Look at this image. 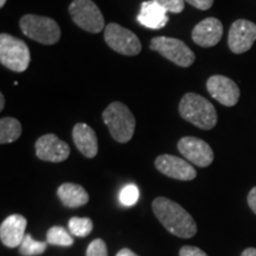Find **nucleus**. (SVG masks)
Returning a JSON list of instances; mask_svg holds the SVG:
<instances>
[{
    "mask_svg": "<svg viewBox=\"0 0 256 256\" xmlns=\"http://www.w3.org/2000/svg\"><path fill=\"white\" fill-rule=\"evenodd\" d=\"M46 242L52 246L60 247H70L74 244V238L63 226H51L46 232Z\"/></svg>",
    "mask_w": 256,
    "mask_h": 256,
    "instance_id": "obj_20",
    "label": "nucleus"
},
{
    "mask_svg": "<svg viewBox=\"0 0 256 256\" xmlns=\"http://www.w3.org/2000/svg\"><path fill=\"white\" fill-rule=\"evenodd\" d=\"M5 108V96L4 94H0V110H4Z\"/></svg>",
    "mask_w": 256,
    "mask_h": 256,
    "instance_id": "obj_31",
    "label": "nucleus"
},
{
    "mask_svg": "<svg viewBox=\"0 0 256 256\" xmlns=\"http://www.w3.org/2000/svg\"><path fill=\"white\" fill-rule=\"evenodd\" d=\"M5 2H6V0H0V8H4Z\"/></svg>",
    "mask_w": 256,
    "mask_h": 256,
    "instance_id": "obj_32",
    "label": "nucleus"
},
{
    "mask_svg": "<svg viewBox=\"0 0 256 256\" xmlns=\"http://www.w3.org/2000/svg\"><path fill=\"white\" fill-rule=\"evenodd\" d=\"M256 40V24L247 19H238L230 26L228 34L229 49L234 54L248 51Z\"/></svg>",
    "mask_w": 256,
    "mask_h": 256,
    "instance_id": "obj_11",
    "label": "nucleus"
},
{
    "mask_svg": "<svg viewBox=\"0 0 256 256\" xmlns=\"http://www.w3.org/2000/svg\"><path fill=\"white\" fill-rule=\"evenodd\" d=\"M154 2L172 14H180L184 10L185 0H154Z\"/></svg>",
    "mask_w": 256,
    "mask_h": 256,
    "instance_id": "obj_25",
    "label": "nucleus"
},
{
    "mask_svg": "<svg viewBox=\"0 0 256 256\" xmlns=\"http://www.w3.org/2000/svg\"><path fill=\"white\" fill-rule=\"evenodd\" d=\"M22 124L14 118H2L0 120V144L5 145L17 142L22 136Z\"/></svg>",
    "mask_w": 256,
    "mask_h": 256,
    "instance_id": "obj_19",
    "label": "nucleus"
},
{
    "mask_svg": "<svg viewBox=\"0 0 256 256\" xmlns=\"http://www.w3.org/2000/svg\"><path fill=\"white\" fill-rule=\"evenodd\" d=\"M102 119L115 142L124 144L132 140L136 130V118L122 102H112L102 113Z\"/></svg>",
    "mask_w": 256,
    "mask_h": 256,
    "instance_id": "obj_3",
    "label": "nucleus"
},
{
    "mask_svg": "<svg viewBox=\"0 0 256 256\" xmlns=\"http://www.w3.org/2000/svg\"><path fill=\"white\" fill-rule=\"evenodd\" d=\"M178 151L191 164L206 168L214 162V151L209 144L200 138L184 136L177 144Z\"/></svg>",
    "mask_w": 256,
    "mask_h": 256,
    "instance_id": "obj_9",
    "label": "nucleus"
},
{
    "mask_svg": "<svg viewBox=\"0 0 256 256\" xmlns=\"http://www.w3.org/2000/svg\"><path fill=\"white\" fill-rule=\"evenodd\" d=\"M154 165L156 170L166 177L177 180H192L197 176L196 170L191 165V162L176 156L162 154L156 156Z\"/></svg>",
    "mask_w": 256,
    "mask_h": 256,
    "instance_id": "obj_13",
    "label": "nucleus"
},
{
    "mask_svg": "<svg viewBox=\"0 0 256 256\" xmlns=\"http://www.w3.org/2000/svg\"><path fill=\"white\" fill-rule=\"evenodd\" d=\"M69 230L72 236L87 238L92 232V220L88 217H72L69 220Z\"/></svg>",
    "mask_w": 256,
    "mask_h": 256,
    "instance_id": "obj_21",
    "label": "nucleus"
},
{
    "mask_svg": "<svg viewBox=\"0 0 256 256\" xmlns=\"http://www.w3.org/2000/svg\"><path fill=\"white\" fill-rule=\"evenodd\" d=\"M0 62L14 72H24L31 62L30 49L24 40L8 34H0Z\"/></svg>",
    "mask_w": 256,
    "mask_h": 256,
    "instance_id": "obj_5",
    "label": "nucleus"
},
{
    "mask_svg": "<svg viewBox=\"0 0 256 256\" xmlns=\"http://www.w3.org/2000/svg\"><path fill=\"white\" fill-rule=\"evenodd\" d=\"M116 256H139V255H136V252H133L132 250H130V249L122 248L121 250H119V252H118Z\"/></svg>",
    "mask_w": 256,
    "mask_h": 256,
    "instance_id": "obj_29",
    "label": "nucleus"
},
{
    "mask_svg": "<svg viewBox=\"0 0 256 256\" xmlns=\"http://www.w3.org/2000/svg\"><path fill=\"white\" fill-rule=\"evenodd\" d=\"M179 256H208L200 248L194 246H184L179 250Z\"/></svg>",
    "mask_w": 256,
    "mask_h": 256,
    "instance_id": "obj_26",
    "label": "nucleus"
},
{
    "mask_svg": "<svg viewBox=\"0 0 256 256\" xmlns=\"http://www.w3.org/2000/svg\"><path fill=\"white\" fill-rule=\"evenodd\" d=\"M72 22L82 30L90 34H100L104 30V18L92 0H74L69 5Z\"/></svg>",
    "mask_w": 256,
    "mask_h": 256,
    "instance_id": "obj_7",
    "label": "nucleus"
},
{
    "mask_svg": "<svg viewBox=\"0 0 256 256\" xmlns=\"http://www.w3.org/2000/svg\"><path fill=\"white\" fill-rule=\"evenodd\" d=\"M34 148H36L37 158L43 162H62L68 159L70 154L68 144L52 133L38 138L34 144Z\"/></svg>",
    "mask_w": 256,
    "mask_h": 256,
    "instance_id": "obj_10",
    "label": "nucleus"
},
{
    "mask_svg": "<svg viewBox=\"0 0 256 256\" xmlns=\"http://www.w3.org/2000/svg\"><path fill=\"white\" fill-rule=\"evenodd\" d=\"M57 196L64 206L72 209L86 206L89 200V194L84 188L74 183H64L60 185L57 188Z\"/></svg>",
    "mask_w": 256,
    "mask_h": 256,
    "instance_id": "obj_18",
    "label": "nucleus"
},
{
    "mask_svg": "<svg viewBox=\"0 0 256 256\" xmlns=\"http://www.w3.org/2000/svg\"><path fill=\"white\" fill-rule=\"evenodd\" d=\"M182 119L200 130H210L217 124L215 106L196 92H186L178 106Z\"/></svg>",
    "mask_w": 256,
    "mask_h": 256,
    "instance_id": "obj_2",
    "label": "nucleus"
},
{
    "mask_svg": "<svg viewBox=\"0 0 256 256\" xmlns=\"http://www.w3.org/2000/svg\"><path fill=\"white\" fill-rule=\"evenodd\" d=\"M138 22L145 28L159 30V28H162L168 24V11L164 8H162L158 2H156L154 0L144 2L142 6H140Z\"/></svg>",
    "mask_w": 256,
    "mask_h": 256,
    "instance_id": "obj_17",
    "label": "nucleus"
},
{
    "mask_svg": "<svg viewBox=\"0 0 256 256\" xmlns=\"http://www.w3.org/2000/svg\"><path fill=\"white\" fill-rule=\"evenodd\" d=\"M139 188L136 185L128 184L120 191L119 200L120 203L124 206H133L139 200Z\"/></svg>",
    "mask_w": 256,
    "mask_h": 256,
    "instance_id": "obj_23",
    "label": "nucleus"
},
{
    "mask_svg": "<svg viewBox=\"0 0 256 256\" xmlns=\"http://www.w3.org/2000/svg\"><path fill=\"white\" fill-rule=\"evenodd\" d=\"M152 210L164 228L182 238H191L197 234V224L194 217L176 202L166 197H156Z\"/></svg>",
    "mask_w": 256,
    "mask_h": 256,
    "instance_id": "obj_1",
    "label": "nucleus"
},
{
    "mask_svg": "<svg viewBox=\"0 0 256 256\" xmlns=\"http://www.w3.org/2000/svg\"><path fill=\"white\" fill-rule=\"evenodd\" d=\"M223 36V24L215 17L206 18L198 23L192 30V40L202 48L215 46Z\"/></svg>",
    "mask_w": 256,
    "mask_h": 256,
    "instance_id": "obj_14",
    "label": "nucleus"
},
{
    "mask_svg": "<svg viewBox=\"0 0 256 256\" xmlns=\"http://www.w3.org/2000/svg\"><path fill=\"white\" fill-rule=\"evenodd\" d=\"M206 89L211 98L226 107H234L240 100L238 86L232 78L223 75H214L206 81Z\"/></svg>",
    "mask_w": 256,
    "mask_h": 256,
    "instance_id": "obj_12",
    "label": "nucleus"
},
{
    "mask_svg": "<svg viewBox=\"0 0 256 256\" xmlns=\"http://www.w3.org/2000/svg\"><path fill=\"white\" fill-rule=\"evenodd\" d=\"M87 256H108L107 246L104 240L95 238L89 243L87 248Z\"/></svg>",
    "mask_w": 256,
    "mask_h": 256,
    "instance_id": "obj_24",
    "label": "nucleus"
},
{
    "mask_svg": "<svg viewBox=\"0 0 256 256\" xmlns=\"http://www.w3.org/2000/svg\"><path fill=\"white\" fill-rule=\"evenodd\" d=\"M19 26L25 36L43 46H54L60 40L58 23L46 16L25 14L20 18Z\"/></svg>",
    "mask_w": 256,
    "mask_h": 256,
    "instance_id": "obj_4",
    "label": "nucleus"
},
{
    "mask_svg": "<svg viewBox=\"0 0 256 256\" xmlns=\"http://www.w3.org/2000/svg\"><path fill=\"white\" fill-rule=\"evenodd\" d=\"M48 247V242H40L32 238L31 235L26 234L19 246V252L23 256H37L43 254Z\"/></svg>",
    "mask_w": 256,
    "mask_h": 256,
    "instance_id": "obj_22",
    "label": "nucleus"
},
{
    "mask_svg": "<svg viewBox=\"0 0 256 256\" xmlns=\"http://www.w3.org/2000/svg\"><path fill=\"white\" fill-rule=\"evenodd\" d=\"M72 142L76 148L86 158H94L98 154V142L95 130L87 124L78 122L72 128Z\"/></svg>",
    "mask_w": 256,
    "mask_h": 256,
    "instance_id": "obj_16",
    "label": "nucleus"
},
{
    "mask_svg": "<svg viewBox=\"0 0 256 256\" xmlns=\"http://www.w3.org/2000/svg\"><path fill=\"white\" fill-rule=\"evenodd\" d=\"M247 200H248L249 208H250V209L252 210V212L256 215V186H254L250 191H249Z\"/></svg>",
    "mask_w": 256,
    "mask_h": 256,
    "instance_id": "obj_28",
    "label": "nucleus"
},
{
    "mask_svg": "<svg viewBox=\"0 0 256 256\" xmlns=\"http://www.w3.org/2000/svg\"><path fill=\"white\" fill-rule=\"evenodd\" d=\"M150 49L160 54L176 66H183V68L191 66L196 60L194 51L178 38L165 36L154 37L150 43Z\"/></svg>",
    "mask_w": 256,
    "mask_h": 256,
    "instance_id": "obj_6",
    "label": "nucleus"
},
{
    "mask_svg": "<svg viewBox=\"0 0 256 256\" xmlns=\"http://www.w3.org/2000/svg\"><path fill=\"white\" fill-rule=\"evenodd\" d=\"M104 40L112 50L124 56H136L142 49L136 34L116 23L106 25Z\"/></svg>",
    "mask_w": 256,
    "mask_h": 256,
    "instance_id": "obj_8",
    "label": "nucleus"
},
{
    "mask_svg": "<svg viewBox=\"0 0 256 256\" xmlns=\"http://www.w3.org/2000/svg\"><path fill=\"white\" fill-rule=\"evenodd\" d=\"M185 2L194 6V8L202 10V11H206L214 4V0H185Z\"/></svg>",
    "mask_w": 256,
    "mask_h": 256,
    "instance_id": "obj_27",
    "label": "nucleus"
},
{
    "mask_svg": "<svg viewBox=\"0 0 256 256\" xmlns=\"http://www.w3.org/2000/svg\"><path fill=\"white\" fill-rule=\"evenodd\" d=\"M241 256H256V248H247L243 250Z\"/></svg>",
    "mask_w": 256,
    "mask_h": 256,
    "instance_id": "obj_30",
    "label": "nucleus"
},
{
    "mask_svg": "<svg viewBox=\"0 0 256 256\" xmlns=\"http://www.w3.org/2000/svg\"><path fill=\"white\" fill-rule=\"evenodd\" d=\"M26 226V218L18 214L6 217L0 226V240L2 244L8 248L19 247L26 235L25 234Z\"/></svg>",
    "mask_w": 256,
    "mask_h": 256,
    "instance_id": "obj_15",
    "label": "nucleus"
}]
</instances>
